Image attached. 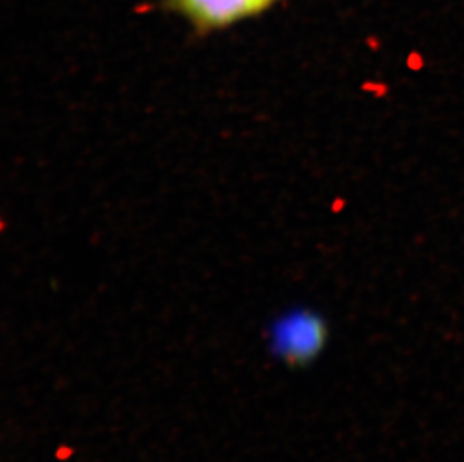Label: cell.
Instances as JSON below:
<instances>
[{
    "label": "cell",
    "mask_w": 464,
    "mask_h": 462,
    "mask_svg": "<svg viewBox=\"0 0 464 462\" xmlns=\"http://www.w3.org/2000/svg\"><path fill=\"white\" fill-rule=\"evenodd\" d=\"M276 2L278 0H166L170 11L187 18L200 34L218 31L255 17Z\"/></svg>",
    "instance_id": "1"
},
{
    "label": "cell",
    "mask_w": 464,
    "mask_h": 462,
    "mask_svg": "<svg viewBox=\"0 0 464 462\" xmlns=\"http://www.w3.org/2000/svg\"><path fill=\"white\" fill-rule=\"evenodd\" d=\"M326 327L322 319L311 313L287 315L276 323L272 333L276 353L287 363L310 362L324 349Z\"/></svg>",
    "instance_id": "2"
}]
</instances>
